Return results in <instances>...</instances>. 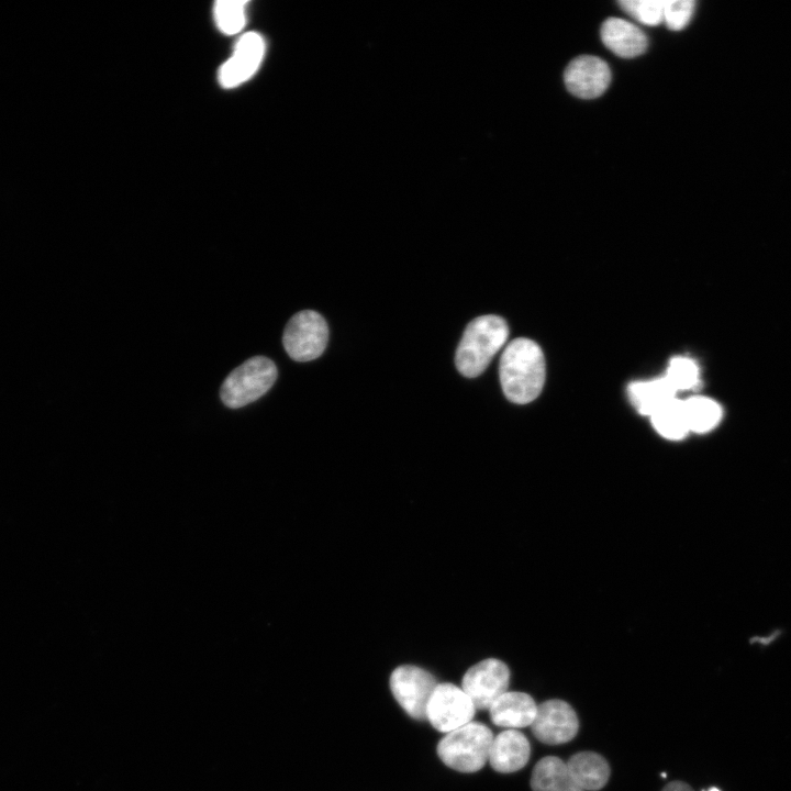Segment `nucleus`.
Here are the masks:
<instances>
[{
  "mask_svg": "<svg viewBox=\"0 0 791 791\" xmlns=\"http://www.w3.org/2000/svg\"><path fill=\"white\" fill-rule=\"evenodd\" d=\"M476 708L465 691L454 683L436 686L426 706V720L441 733H449L470 722Z\"/></svg>",
  "mask_w": 791,
  "mask_h": 791,
  "instance_id": "nucleus-7",
  "label": "nucleus"
},
{
  "mask_svg": "<svg viewBox=\"0 0 791 791\" xmlns=\"http://www.w3.org/2000/svg\"><path fill=\"white\" fill-rule=\"evenodd\" d=\"M677 391L664 376L628 386V396L640 414L649 415L660 405L676 398Z\"/></svg>",
  "mask_w": 791,
  "mask_h": 791,
  "instance_id": "nucleus-17",
  "label": "nucleus"
},
{
  "mask_svg": "<svg viewBox=\"0 0 791 791\" xmlns=\"http://www.w3.org/2000/svg\"><path fill=\"white\" fill-rule=\"evenodd\" d=\"M493 738L487 725L470 722L447 733L437 745V755L454 770L476 772L489 760Z\"/></svg>",
  "mask_w": 791,
  "mask_h": 791,
  "instance_id": "nucleus-3",
  "label": "nucleus"
},
{
  "mask_svg": "<svg viewBox=\"0 0 791 791\" xmlns=\"http://www.w3.org/2000/svg\"><path fill=\"white\" fill-rule=\"evenodd\" d=\"M534 736L547 745L570 742L578 733L579 722L575 710L562 700H548L537 705L532 723Z\"/></svg>",
  "mask_w": 791,
  "mask_h": 791,
  "instance_id": "nucleus-9",
  "label": "nucleus"
},
{
  "mask_svg": "<svg viewBox=\"0 0 791 791\" xmlns=\"http://www.w3.org/2000/svg\"><path fill=\"white\" fill-rule=\"evenodd\" d=\"M684 408L690 432L706 433L713 430L722 417L720 405L710 398H689L684 400Z\"/></svg>",
  "mask_w": 791,
  "mask_h": 791,
  "instance_id": "nucleus-19",
  "label": "nucleus"
},
{
  "mask_svg": "<svg viewBox=\"0 0 791 791\" xmlns=\"http://www.w3.org/2000/svg\"><path fill=\"white\" fill-rule=\"evenodd\" d=\"M390 690L400 706L417 721L426 718V706L437 683L427 670L403 665L390 675Z\"/></svg>",
  "mask_w": 791,
  "mask_h": 791,
  "instance_id": "nucleus-6",
  "label": "nucleus"
},
{
  "mask_svg": "<svg viewBox=\"0 0 791 791\" xmlns=\"http://www.w3.org/2000/svg\"><path fill=\"white\" fill-rule=\"evenodd\" d=\"M702 791H721V790L715 787H711L708 790H702Z\"/></svg>",
  "mask_w": 791,
  "mask_h": 791,
  "instance_id": "nucleus-25",
  "label": "nucleus"
},
{
  "mask_svg": "<svg viewBox=\"0 0 791 791\" xmlns=\"http://www.w3.org/2000/svg\"><path fill=\"white\" fill-rule=\"evenodd\" d=\"M601 40L612 53L622 58L636 57L643 54L648 45L645 33L638 26L620 18H609L603 22Z\"/></svg>",
  "mask_w": 791,
  "mask_h": 791,
  "instance_id": "nucleus-14",
  "label": "nucleus"
},
{
  "mask_svg": "<svg viewBox=\"0 0 791 791\" xmlns=\"http://www.w3.org/2000/svg\"><path fill=\"white\" fill-rule=\"evenodd\" d=\"M533 791H583L571 778L566 762L556 756L542 758L533 768Z\"/></svg>",
  "mask_w": 791,
  "mask_h": 791,
  "instance_id": "nucleus-16",
  "label": "nucleus"
},
{
  "mask_svg": "<svg viewBox=\"0 0 791 791\" xmlns=\"http://www.w3.org/2000/svg\"><path fill=\"white\" fill-rule=\"evenodd\" d=\"M665 377L677 392L694 389L699 382V368L694 360L677 356L669 361Z\"/></svg>",
  "mask_w": 791,
  "mask_h": 791,
  "instance_id": "nucleus-21",
  "label": "nucleus"
},
{
  "mask_svg": "<svg viewBox=\"0 0 791 791\" xmlns=\"http://www.w3.org/2000/svg\"><path fill=\"white\" fill-rule=\"evenodd\" d=\"M247 1L220 0L214 4V20L218 27L227 35L239 33L246 23Z\"/></svg>",
  "mask_w": 791,
  "mask_h": 791,
  "instance_id": "nucleus-20",
  "label": "nucleus"
},
{
  "mask_svg": "<svg viewBox=\"0 0 791 791\" xmlns=\"http://www.w3.org/2000/svg\"><path fill=\"white\" fill-rule=\"evenodd\" d=\"M651 424L665 438L678 441L690 432L684 401L673 398L650 414Z\"/></svg>",
  "mask_w": 791,
  "mask_h": 791,
  "instance_id": "nucleus-18",
  "label": "nucleus"
},
{
  "mask_svg": "<svg viewBox=\"0 0 791 791\" xmlns=\"http://www.w3.org/2000/svg\"><path fill=\"white\" fill-rule=\"evenodd\" d=\"M567 89L581 99L600 97L609 87L611 71L608 64L597 57L582 55L572 59L565 69Z\"/></svg>",
  "mask_w": 791,
  "mask_h": 791,
  "instance_id": "nucleus-11",
  "label": "nucleus"
},
{
  "mask_svg": "<svg viewBox=\"0 0 791 791\" xmlns=\"http://www.w3.org/2000/svg\"><path fill=\"white\" fill-rule=\"evenodd\" d=\"M661 791H694L688 783L683 781H671L664 787Z\"/></svg>",
  "mask_w": 791,
  "mask_h": 791,
  "instance_id": "nucleus-24",
  "label": "nucleus"
},
{
  "mask_svg": "<svg viewBox=\"0 0 791 791\" xmlns=\"http://www.w3.org/2000/svg\"><path fill=\"white\" fill-rule=\"evenodd\" d=\"M619 5L645 25L655 26L664 20V0H621Z\"/></svg>",
  "mask_w": 791,
  "mask_h": 791,
  "instance_id": "nucleus-22",
  "label": "nucleus"
},
{
  "mask_svg": "<svg viewBox=\"0 0 791 791\" xmlns=\"http://www.w3.org/2000/svg\"><path fill=\"white\" fill-rule=\"evenodd\" d=\"M695 2L693 0H664V20L672 31L682 30L689 23Z\"/></svg>",
  "mask_w": 791,
  "mask_h": 791,
  "instance_id": "nucleus-23",
  "label": "nucleus"
},
{
  "mask_svg": "<svg viewBox=\"0 0 791 791\" xmlns=\"http://www.w3.org/2000/svg\"><path fill=\"white\" fill-rule=\"evenodd\" d=\"M277 367L264 356H255L236 367L222 383L220 396L231 409H238L264 396L275 383Z\"/></svg>",
  "mask_w": 791,
  "mask_h": 791,
  "instance_id": "nucleus-4",
  "label": "nucleus"
},
{
  "mask_svg": "<svg viewBox=\"0 0 791 791\" xmlns=\"http://www.w3.org/2000/svg\"><path fill=\"white\" fill-rule=\"evenodd\" d=\"M509 336L506 322L498 315H481L465 328L455 354L458 371L468 378L481 375Z\"/></svg>",
  "mask_w": 791,
  "mask_h": 791,
  "instance_id": "nucleus-2",
  "label": "nucleus"
},
{
  "mask_svg": "<svg viewBox=\"0 0 791 791\" xmlns=\"http://www.w3.org/2000/svg\"><path fill=\"white\" fill-rule=\"evenodd\" d=\"M531 754L530 742L516 729H505L493 738L489 762L501 773H511L522 769Z\"/></svg>",
  "mask_w": 791,
  "mask_h": 791,
  "instance_id": "nucleus-12",
  "label": "nucleus"
},
{
  "mask_svg": "<svg viewBox=\"0 0 791 791\" xmlns=\"http://www.w3.org/2000/svg\"><path fill=\"white\" fill-rule=\"evenodd\" d=\"M499 375L502 390L511 402L524 404L533 401L545 382V359L541 347L524 337L511 341L501 355Z\"/></svg>",
  "mask_w": 791,
  "mask_h": 791,
  "instance_id": "nucleus-1",
  "label": "nucleus"
},
{
  "mask_svg": "<svg viewBox=\"0 0 791 791\" xmlns=\"http://www.w3.org/2000/svg\"><path fill=\"white\" fill-rule=\"evenodd\" d=\"M510 682L508 666L495 658H488L471 666L463 677L461 689L478 710H489L491 704L506 692Z\"/></svg>",
  "mask_w": 791,
  "mask_h": 791,
  "instance_id": "nucleus-8",
  "label": "nucleus"
},
{
  "mask_svg": "<svg viewBox=\"0 0 791 791\" xmlns=\"http://www.w3.org/2000/svg\"><path fill=\"white\" fill-rule=\"evenodd\" d=\"M266 51L264 37L256 32H247L237 40L232 55L219 70V81L224 88L237 87L259 68Z\"/></svg>",
  "mask_w": 791,
  "mask_h": 791,
  "instance_id": "nucleus-10",
  "label": "nucleus"
},
{
  "mask_svg": "<svg viewBox=\"0 0 791 791\" xmlns=\"http://www.w3.org/2000/svg\"><path fill=\"white\" fill-rule=\"evenodd\" d=\"M327 339V324L323 316L313 310L296 313L288 321L282 336L287 354L296 361H310L320 357Z\"/></svg>",
  "mask_w": 791,
  "mask_h": 791,
  "instance_id": "nucleus-5",
  "label": "nucleus"
},
{
  "mask_svg": "<svg viewBox=\"0 0 791 791\" xmlns=\"http://www.w3.org/2000/svg\"><path fill=\"white\" fill-rule=\"evenodd\" d=\"M566 765L571 778L583 791L602 789L610 777L608 761L593 751L577 753L568 759Z\"/></svg>",
  "mask_w": 791,
  "mask_h": 791,
  "instance_id": "nucleus-15",
  "label": "nucleus"
},
{
  "mask_svg": "<svg viewBox=\"0 0 791 791\" xmlns=\"http://www.w3.org/2000/svg\"><path fill=\"white\" fill-rule=\"evenodd\" d=\"M537 712L533 698L524 692H505L489 708L493 724L510 729L532 725Z\"/></svg>",
  "mask_w": 791,
  "mask_h": 791,
  "instance_id": "nucleus-13",
  "label": "nucleus"
}]
</instances>
